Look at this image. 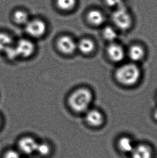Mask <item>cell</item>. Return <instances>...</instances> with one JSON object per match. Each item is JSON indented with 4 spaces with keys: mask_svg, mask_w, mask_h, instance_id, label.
Segmentation results:
<instances>
[{
    "mask_svg": "<svg viewBox=\"0 0 157 158\" xmlns=\"http://www.w3.org/2000/svg\"><path fill=\"white\" fill-rule=\"evenodd\" d=\"M26 26L27 34L34 38H40L42 37L46 30V24L40 19L29 21Z\"/></svg>",
    "mask_w": 157,
    "mask_h": 158,
    "instance_id": "cell-4",
    "label": "cell"
},
{
    "mask_svg": "<svg viewBox=\"0 0 157 158\" xmlns=\"http://www.w3.org/2000/svg\"><path fill=\"white\" fill-rule=\"evenodd\" d=\"M15 47L19 57L29 58L35 52L34 42L28 39H22L15 43Z\"/></svg>",
    "mask_w": 157,
    "mask_h": 158,
    "instance_id": "cell-5",
    "label": "cell"
},
{
    "mask_svg": "<svg viewBox=\"0 0 157 158\" xmlns=\"http://www.w3.org/2000/svg\"><path fill=\"white\" fill-rule=\"evenodd\" d=\"M87 19L90 23L94 26H101L105 21L103 13L98 10L90 11L87 15Z\"/></svg>",
    "mask_w": 157,
    "mask_h": 158,
    "instance_id": "cell-13",
    "label": "cell"
},
{
    "mask_svg": "<svg viewBox=\"0 0 157 158\" xmlns=\"http://www.w3.org/2000/svg\"><path fill=\"white\" fill-rule=\"evenodd\" d=\"M93 101V94L89 89L86 88H80L70 94L68 103L72 110L82 113L88 110Z\"/></svg>",
    "mask_w": 157,
    "mask_h": 158,
    "instance_id": "cell-1",
    "label": "cell"
},
{
    "mask_svg": "<svg viewBox=\"0 0 157 158\" xmlns=\"http://www.w3.org/2000/svg\"><path fill=\"white\" fill-rule=\"evenodd\" d=\"M50 151H51V148L47 143H38L36 152H38L41 156H47L50 153Z\"/></svg>",
    "mask_w": 157,
    "mask_h": 158,
    "instance_id": "cell-20",
    "label": "cell"
},
{
    "mask_svg": "<svg viewBox=\"0 0 157 158\" xmlns=\"http://www.w3.org/2000/svg\"><path fill=\"white\" fill-rule=\"evenodd\" d=\"M95 46L94 42L91 39H83L77 42V49L85 55L91 53L94 50Z\"/></svg>",
    "mask_w": 157,
    "mask_h": 158,
    "instance_id": "cell-12",
    "label": "cell"
},
{
    "mask_svg": "<svg viewBox=\"0 0 157 158\" xmlns=\"http://www.w3.org/2000/svg\"><path fill=\"white\" fill-rule=\"evenodd\" d=\"M135 146V145L131 138L127 136L121 137L117 141V147L123 153L131 154Z\"/></svg>",
    "mask_w": 157,
    "mask_h": 158,
    "instance_id": "cell-11",
    "label": "cell"
},
{
    "mask_svg": "<svg viewBox=\"0 0 157 158\" xmlns=\"http://www.w3.org/2000/svg\"><path fill=\"white\" fill-rule=\"evenodd\" d=\"M57 45L60 52L65 55H71L77 50V42L68 35L60 37L58 40Z\"/></svg>",
    "mask_w": 157,
    "mask_h": 158,
    "instance_id": "cell-6",
    "label": "cell"
},
{
    "mask_svg": "<svg viewBox=\"0 0 157 158\" xmlns=\"http://www.w3.org/2000/svg\"><path fill=\"white\" fill-rule=\"evenodd\" d=\"M1 123H2V122H1V118L0 117V127H1Z\"/></svg>",
    "mask_w": 157,
    "mask_h": 158,
    "instance_id": "cell-24",
    "label": "cell"
},
{
    "mask_svg": "<svg viewBox=\"0 0 157 158\" xmlns=\"http://www.w3.org/2000/svg\"><path fill=\"white\" fill-rule=\"evenodd\" d=\"M130 154L132 158H152L153 150L147 144L139 143L135 145Z\"/></svg>",
    "mask_w": 157,
    "mask_h": 158,
    "instance_id": "cell-8",
    "label": "cell"
},
{
    "mask_svg": "<svg viewBox=\"0 0 157 158\" xmlns=\"http://www.w3.org/2000/svg\"><path fill=\"white\" fill-rule=\"evenodd\" d=\"M85 118L89 125L95 127L101 126L104 120L102 113L95 109L88 110L86 111Z\"/></svg>",
    "mask_w": 157,
    "mask_h": 158,
    "instance_id": "cell-10",
    "label": "cell"
},
{
    "mask_svg": "<svg viewBox=\"0 0 157 158\" xmlns=\"http://www.w3.org/2000/svg\"><path fill=\"white\" fill-rule=\"evenodd\" d=\"M103 36L107 41L113 42L117 39V33L114 28L111 26H107L103 30Z\"/></svg>",
    "mask_w": 157,
    "mask_h": 158,
    "instance_id": "cell-16",
    "label": "cell"
},
{
    "mask_svg": "<svg viewBox=\"0 0 157 158\" xmlns=\"http://www.w3.org/2000/svg\"><path fill=\"white\" fill-rule=\"evenodd\" d=\"M140 77L139 69L134 63H127L119 66L115 73V77L119 83L132 86L138 82Z\"/></svg>",
    "mask_w": 157,
    "mask_h": 158,
    "instance_id": "cell-2",
    "label": "cell"
},
{
    "mask_svg": "<svg viewBox=\"0 0 157 158\" xmlns=\"http://www.w3.org/2000/svg\"><path fill=\"white\" fill-rule=\"evenodd\" d=\"M76 0H57V4L60 9L63 10H69L74 6Z\"/></svg>",
    "mask_w": 157,
    "mask_h": 158,
    "instance_id": "cell-18",
    "label": "cell"
},
{
    "mask_svg": "<svg viewBox=\"0 0 157 158\" xmlns=\"http://www.w3.org/2000/svg\"><path fill=\"white\" fill-rule=\"evenodd\" d=\"M4 52L5 53V55H6V57L8 58V59L10 60L13 61L14 60H17L18 58H19L15 47V43L14 44H13L8 48Z\"/></svg>",
    "mask_w": 157,
    "mask_h": 158,
    "instance_id": "cell-19",
    "label": "cell"
},
{
    "mask_svg": "<svg viewBox=\"0 0 157 158\" xmlns=\"http://www.w3.org/2000/svg\"><path fill=\"white\" fill-rule=\"evenodd\" d=\"M15 21L19 24H25L28 23L29 17L27 13L22 10L16 11L14 15Z\"/></svg>",
    "mask_w": 157,
    "mask_h": 158,
    "instance_id": "cell-17",
    "label": "cell"
},
{
    "mask_svg": "<svg viewBox=\"0 0 157 158\" xmlns=\"http://www.w3.org/2000/svg\"><path fill=\"white\" fill-rule=\"evenodd\" d=\"M14 43L10 35L6 33L0 32V52H4L8 48L14 44Z\"/></svg>",
    "mask_w": 157,
    "mask_h": 158,
    "instance_id": "cell-15",
    "label": "cell"
},
{
    "mask_svg": "<svg viewBox=\"0 0 157 158\" xmlns=\"http://www.w3.org/2000/svg\"><path fill=\"white\" fill-rule=\"evenodd\" d=\"M38 143L32 137H23L18 142V147L24 154H31L36 152Z\"/></svg>",
    "mask_w": 157,
    "mask_h": 158,
    "instance_id": "cell-9",
    "label": "cell"
},
{
    "mask_svg": "<svg viewBox=\"0 0 157 158\" xmlns=\"http://www.w3.org/2000/svg\"><path fill=\"white\" fill-rule=\"evenodd\" d=\"M104 1L108 6L115 7L116 8L123 4L122 0H104Z\"/></svg>",
    "mask_w": 157,
    "mask_h": 158,
    "instance_id": "cell-21",
    "label": "cell"
},
{
    "mask_svg": "<svg viewBox=\"0 0 157 158\" xmlns=\"http://www.w3.org/2000/svg\"><path fill=\"white\" fill-rule=\"evenodd\" d=\"M107 53L109 58L115 63H119L123 60L125 57V52L123 48L118 44L111 43L107 49Z\"/></svg>",
    "mask_w": 157,
    "mask_h": 158,
    "instance_id": "cell-7",
    "label": "cell"
},
{
    "mask_svg": "<svg viewBox=\"0 0 157 158\" xmlns=\"http://www.w3.org/2000/svg\"><path fill=\"white\" fill-rule=\"evenodd\" d=\"M153 116H154L155 119L157 121V109H155V111L154 112V113H153Z\"/></svg>",
    "mask_w": 157,
    "mask_h": 158,
    "instance_id": "cell-23",
    "label": "cell"
},
{
    "mask_svg": "<svg viewBox=\"0 0 157 158\" xmlns=\"http://www.w3.org/2000/svg\"><path fill=\"white\" fill-rule=\"evenodd\" d=\"M4 158H21L18 152L14 150H9L6 153Z\"/></svg>",
    "mask_w": 157,
    "mask_h": 158,
    "instance_id": "cell-22",
    "label": "cell"
},
{
    "mask_svg": "<svg viewBox=\"0 0 157 158\" xmlns=\"http://www.w3.org/2000/svg\"><path fill=\"white\" fill-rule=\"evenodd\" d=\"M112 18L115 26L120 30H127L131 26V17L124 4L116 8Z\"/></svg>",
    "mask_w": 157,
    "mask_h": 158,
    "instance_id": "cell-3",
    "label": "cell"
},
{
    "mask_svg": "<svg viewBox=\"0 0 157 158\" xmlns=\"http://www.w3.org/2000/svg\"><path fill=\"white\" fill-rule=\"evenodd\" d=\"M144 55V50L140 45H132L128 51V56L133 62L140 61Z\"/></svg>",
    "mask_w": 157,
    "mask_h": 158,
    "instance_id": "cell-14",
    "label": "cell"
}]
</instances>
